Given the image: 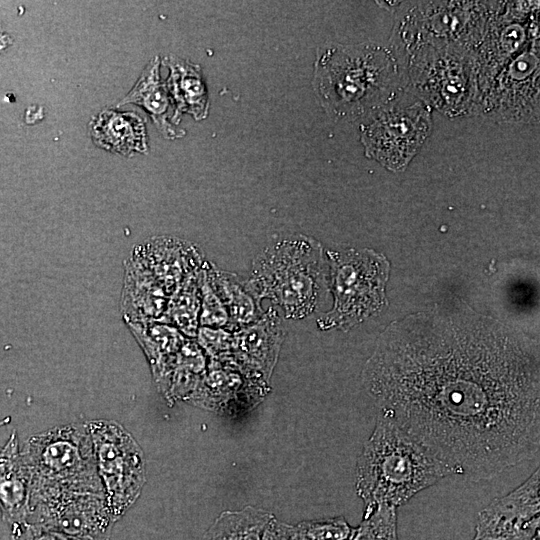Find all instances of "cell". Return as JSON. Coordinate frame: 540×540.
Masks as SVG:
<instances>
[{
    "mask_svg": "<svg viewBox=\"0 0 540 540\" xmlns=\"http://www.w3.org/2000/svg\"><path fill=\"white\" fill-rule=\"evenodd\" d=\"M285 334L278 311L271 306L257 320L236 331L233 349L248 371L268 380Z\"/></svg>",
    "mask_w": 540,
    "mask_h": 540,
    "instance_id": "4fadbf2b",
    "label": "cell"
},
{
    "mask_svg": "<svg viewBox=\"0 0 540 540\" xmlns=\"http://www.w3.org/2000/svg\"><path fill=\"white\" fill-rule=\"evenodd\" d=\"M404 87L448 116L481 110L475 51L460 46H422L403 55Z\"/></svg>",
    "mask_w": 540,
    "mask_h": 540,
    "instance_id": "5b68a950",
    "label": "cell"
},
{
    "mask_svg": "<svg viewBox=\"0 0 540 540\" xmlns=\"http://www.w3.org/2000/svg\"><path fill=\"white\" fill-rule=\"evenodd\" d=\"M273 518L271 512L254 506L224 511L204 533L202 540H262Z\"/></svg>",
    "mask_w": 540,
    "mask_h": 540,
    "instance_id": "d6986e66",
    "label": "cell"
},
{
    "mask_svg": "<svg viewBox=\"0 0 540 540\" xmlns=\"http://www.w3.org/2000/svg\"><path fill=\"white\" fill-rule=\"evenodd\" d=\"M326 257L334 301L316 320L320 330H349L384 308L390 266L382 254L371 249H328Z\"/></svg>",
    "mask_w": 540,
    "mask_h": 540,
    "instance_id": "8992f818",
    "label": "cell"
},
{
    "mask_svg": "<svg viewBox=\"0 0 540 540\" xmlns=\"http://www.w3.org/2000/svg\"><path fill=\"white\" fill-rule=\"evenodd\" d=\"M91 136L101 148L125 156L147 150L144 122L134 112L102 111L93 121Z\"/></svg>",
    "mask_w": 540,
    "mask_h": 540,
    "instance_id": "2e32d148",
    "label": "cell"
},
{
    "mask_svg": "<svg viewBox=\"0 0 540 540\" xmlns=\"http://www.w3.org/2000/svg\"><path fill=\"white\" fill-rule=\"evenodd\" d=\"M0 463L2 511L16 538L28 524L32 475L19 449L15 432L11 434L1 451Z\"/></svg>",
    "mask_w": 540,
    "mask_h": 540,
    "instance_id": "9a60e30c",
    "label": "cell"
},
{
    "mask_svg": "<svg viewBox=\"0 0 540 540\" xmlns=\"http://www.w3.org/2000/svg\"><path fill=\"white\" fill-rule=\"evenodd\" d=\"M540 514V466L518 487L494 499L478 514L476 534L522 528Z\"/></svg>",
    "mask_w": 540,
    "mask_h": 540,
    "instance_id": "5bb4252c",
    "label": "cell"
},
{
    "mask_svg": "<svg viewBox=\"0 0 540 540\" xmlns=\"http://www.w3.org/2000/svg\"><path fill=\"white\" fill-rule=\"evenodd\" d=\"M324 255L313 237L294 234L279 239L255 257L246 288L258 303H275L286 319H303L317 311L330 288Z\"/></svg>",
    "mask_w": 540,
    "mask_h": 540,
    "instance_id": "3957f363",
    "label": "cell"
},
{
    "mask_svg": "<svg viewBox=\"0 0 540 540\" xmlns=\"http://www.w3.org/2000/svg\"><path fill=\"white\" fill-rule=\"evenodd\" d=\"M502 2H413L396 32L403 55L422 46L475 51Z\"/></svg>",
    "mask_w": 540,
    "mask_h": 540,
    "instance_id": "ba28073f",
    "label": "cell"
},
{
    "mask_svg": "<svg viewBox=\"0 0 540 540\" xmlns=\"http://www.w3.org/2000/svg\"><path fill=\"white\" fill-rule=\"evenodd\" d=\"M454 474L427 447L379 414L356 465L355 487L364 502L363 518L381 505L397 508Z\"/></svg>",
    "mask_w": 540,
    "mask_h": 540,
    "instance_id": "7a4b0ae2",
    "label": "cell"
},
{
    "mask_svg": "<svg viewBox=\"0 0 540 540\" xmlns=\"http://www.w3.org/2000/svg\"><path fill=\"white\" fill-rule=\"evenodd\" d=\"M352 531L342 516L307 520L292 525L290 540H348Z\"/></svg>",
    "mask_w": 540,
    "mask_h": 540,
    "instance_id": "7402d4cb",
    "label": "cell"
},
{
    "mask_svg": "<svg viewBox=\"0 0 540 540\" xmlns=\"http://www.w3.org/2000/svg\"><path fill=\"white\" fill-rule=\"evenodd\" d=\"M481 110L505 122L540 123V40H530L485 92Z\"/></svg>",
    "mask_w": 540,
    "mask_h": 540,
    "instance_id": "7c38bea8",
    "label": "cell"
},
{
    "mask_svg": "<svg viewBox=\"0 0 540 540\" xmlns=\"http://www.w3.org/2000/svg\"><path fill=\"white\" fill-rule=\"evenodd\" d=\"M115 519L106 495L90 491L34 488L28 524L90 540H109Z\"/></svg>",
    "mask_w": 540,
    "mask_h": 540,
    "instance_id": "8fae6325",
    "label": "cell"
},
{
    "mask_svg": "<svg viewBox=\"0 0 540 540\" xmlns=\"http://www.w3.org/2000/svg\"><path fill=\"white\" fill-rule=\"evenodd\" d=\"M361 379L379 414L456 475L489 480L540 449V351L470 308L392 322Z\"/></svg>",
    "mask_w": 540,
    "mask_h": 540,
    "instance_id": "6da1fadb",
    "label": "cell"
},
{
    "mask_svg": "<svg viewBox=\"0 0 540 540\" xmlns=\"http://www.w3.org/2000/svg\"><path fill=\"white\" fill-rule=\"evenodd\" d=\"M17 540H90L68 535L58 530L37 524H26L18 536Z\"/></svg>",
    "mask_w": 540,
    "mask_h": 540,
    "instance_id": "603a6c76",
    "label": "cell"
},
{
    "mask_svg": "<svg viewBox=\"0 0 540 540\" xmlns=\"http://www.w3.org/2000/svg\"><path fill=\"white\" fill-rule=\"evenodd\" d=\"M538 525H540V514L534 517L533 519H531L530 521H528L524 526L533 529L534 527Z\"/></svg>",
    "mask_w": 540,
    "mask_h": 540,
    "instance_id": "4316f807",
    "label": "cell"
},
{
    "mask_svg": "<svg viewBox=\"0 0 540 540\" xmlns=\"http://www.w3.org/2000/svg\"><path fill=\"white\" fill-rule=\"evenodd\" d=\"M22 455L31 489L59 488L105 494L87 424L73 423L32 436Z\"/></svg>",
    "mask_w": 540,
    "mask_h": 540,
    "instance_id": "52a82bcc",
    "label": "cell"
},
{
    "mask_svg": "<svg viewBox=\"0 0 540 540\" xmlns=\"http://www.w3.org/2000/svg\"><path fill=\"white\" fill-rule=\"evenodd\" d=\"M292 525L273 518L267 525L262 540H290Z\"/></svg>",
    "mask_w": 540,
    "mask_h": 540,
    "instance_id": "d4e9b609",
    "label": "cell"
},
{
    "mask_svg": "<svg viewBox=\"0 0 540 540\" xmlns=\"http://www.w3.org/2000/svg\"><path fill=\"white\" fill-rule=\"evenodd\" d=\"M332 52L323 94L341 116L372 115L400 97L404 87L401 69L386 48L361 44Z\"/></svg>",
    "mask_w": 540,
    "mask_h": 540,
    "instance_id": "277c9868",
    "label": "cell"
},
{
    "mask_svg": "<svg viewBox=\"0 0 540 540\" xmlns=\"http://www.w3.org/2000/svg\"><path fill=\"white\" fill-rule=\"evenodd\" d=\"M170 69L167 88L177 104L175 122L181 112H188L196 119L207 114V94L199 69L175 57L165 59Z\"/></svg>",
    "mask_w": 540,
    "mask_h": 540,
    "instance_id": "ac0fdd59",
    "label": "cell"
},
{
    "mask_svg": "<svg viewBox=\"0 0 540 540\" xmlns=\"http://www.w3.org/2000/svg\"><path fill=\"white\" fill-rule=\"evenodd\" d=\"M530 40H540V10L533 16L529 24Z\"/></svg>",
    "mask_w": 540,
    "mask_h": 540,
    "instance_id": "484cf974",
    "label": "cell"
},
{
    "mask_svg": "<svg viewBox=\"0 0 540 540\" xmlns=\"http://www.w3.org/2000/svg\"><path fill=\"white\" fill-rule=\"evenodd\" d=\"M431 110L416 98L408 104L396 100L373 113L361 126L365 155L390 171L406 169L431 134Z\"/></svg>",
    "mask_w": 540,
    "mask_h": 540,
    "instance_id": "9c48e42d",
    "label": "cell"
},
{
    "mask_svg": "<svg viewBox=\"0 0 540 540\" xmlns=\"http://www.w3.org/2000/svg\"><path fill=\"white\" fill-rule=\"evenodd\" d=\"M87 426L106 499L117 521L142 491L145 483L144 455L132 435L119 423L94 420Z\"/></svg>",
    "mask_w": 540,
    "mask_h": 540,
    "instance_id": "30bf717a",
    "label": "cell"
},
{
    "mask_svg": "<svg viewBox=\"0 0 540 540\" xmlns=\"http://www.w3.org/2000/svg\"><path fill=\"white\" fill-rule=\"evenodd\" d=\"M396 507L381 505L353 528L348 540H398Z\"/></svg>",
    "mask_w": 540,
    "mask_h": 540,
    "instance_id": "44dd1931",
    "label": "cell"
},
{
    "mask_svg": "<svg viewBox=\"0 0 540 540\" xmlns=\"http://www.w3.org/2000/svg\"><path fill=\"white\" fill-rule=\"evenodd\" d=\"M534 530L523 526L522 528L500 532L476 534L472 540H531Z\"/></svg>",
    "mask_w": 540,
    "mask_h": 540,
    "instance_id": "cb8c5ba5",
    "label": "cell"
},
{
    "mask_svg": "<svg viewBox=\"0 0 540 540\" xmlns=\"http://www.w3.org/2000/svg\"><path fill=\"white\" fill-rule=\"evenodd\" d=\"M134 103L145 108L155 124L166 137H174L169 118L172 114V96L159 78V60L153 58L147 65L139 80L121 101V104Z\"/></svg>",
    "mask_w": 540,
    "mask_h": 540,
    "instance_id": "e0dca14e",
    "label": "cell"
},
{
    "mask_svg": "<svg viewBox=\"0 0 540 540\" xmlns=\"http://www.w3.org/2000/svg\"><path fill=\"white\" fill-rule=\"evenodd\" d=\"M534 532L531 540H540V525L533 528Z\"/></svg>",
    "mask_w": 540,
    "mask_h": 540,
    "instance_id": "83f0119b",
    "label": "cell"
},
{
    "mask_svg": "<svg viewBox=\"0 0 540 540\" xmlns=\"http://www.w3.org/2000/svg\"><path fill=\"white\" fill-rule=\"evenodd\" d=\"M222 285L223 296L227 301L232 318L233 327L238 329L254 322L261 315L259 303L247 290L246 284L242 285L238 279L233 276H223Z\"/></svg>",
    "mask_w": 540,
    "mask_h": 540,
    "instance_id": "ffe728a7",
    "label": "cell"
}]
</instances>
